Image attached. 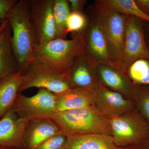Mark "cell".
I'll return each instance as SVG.
<instances>
[{"label": "cell", "mask_w": 149, "mask_h": 149, "mask_svg": "<svg viewBox=\"0 0 149 149\" xmlns=\"http://www.w3.org/2000/svg\"><path fill=\"white\" fill-rule=\"evenodd\" d=\"M135 101L136 109L149 124V86L138 85Z\"/></svg>", "instance_id": "obj_24"}, {"label": "cell", "mask_w": 149, "mask_h": 149, "mask_svg": "<svg viewBox=\"0 0 149 149\" xmlns=\"http://www.w3.org/2000/svg\"><path fill=\"white\" fill-rule=\"evenodd\" d=\"M111 136L117 148L149 141V124L136 109L110 118Z\"/></svg>", "instance_id": "obj_5"}, {"label": "cell", "mask_w": 149, "mask_h": 149, "mask_svg": "<svg viewBox=\"0 0 149 149\" xmlns=\"http://www.w3.org/2000/svg\"><path fill=\"white\" fill-rule=\"evenodd\" d=\"M85 38V52L96 64L111 62L105 36L95 10L88 20Z\"/></svg>", "instance_id": "obj_11"}, {"label": "cell", "mask_w": 149, "mask_h": 149, "mask_svg": "<svg viewBox=\"0 0 149 149\" xmlns=\"http://www.w3.org/2000/svg\"><path fill=\"white\" fill-rule=\"evenodd\" d=\"M70 13L68 0H54L53 15L56 39H65L67 20Z\"/></svg>", "instance_id": "obj_21"}, {"label": "cell", "mask_w": 149, "mask_h": 149, "mask_svg": "<svg viewBox=\"0 0 149 149\" xmlns=\"http://www.w3.org/2000/svg\"><path fill=\"white\" fill-rule=\"evenodd\" d=\"M147 22L133 16H126L124 43L120 66L127 72L140 59H149V49L145 39Z\"/></svg>", "instance_id": "obj_6"}, {"label": "cell", "mask_w": 149, "mask_h": 149, "mask_svg": "<svg viewBox=\"0 0 149 149\" xmlns=\"http://www.w3.org/2000/svg\"><path fill=\"white\" fill-rule=\"evenodd\" d=\"M60 132L58 126L51 118H41L29 120L23 137L26 149H34Z\"/></svg>", "instance_id": "obj_15"}, {"label": "cell", "mask_w": 149, "mask_h": 149, "mask_svg": "<svg viewBox=\"0 0 149 149\" xmlns=\"http://www.w3.org/2000/svg\"><path fill=\"white\" fill-rule=\"evenodd\" d=\"M127 74L135 85L149 86V59H140L134 62L128 68Z\"/></svg>", "instance_id": "obj_22"}, {"label": "cell", "mask_w": 149, "mask_h": 149, "mask_svg": "<svg viewBox=\"0 0 149 149\" xmlns=\"http://www.w3.org/2000/svg\"><path fill=\"white\" fill-rule=\"evenodd\" d=\"M135 1L139 8L149 16V0H135Z\"/></svg>", "instance_id": "obj_28"}, {"label": "cell", "mask_w": 149, "mask_h": 149, "mask_svg": "<svg viewBox=\"0 0 149 149\" xmlns=\"http://www.w3.org/2000/svg\"><path fill=\"white\" fill-rule=\"evenodd\" d=\"M33 88L46 89L55 95L63 94L72 88L66 74L37 59L30 60L22 71L19 93Z\"/></svg>", "instance_id": "obj_4"}, {"label": "cell", "mask_w": 149, "mask_h": 149, "mask_svg": "<svg viewBox=\"0 0 149 149\" xmlns=\"http://www.w3.org/2000/svg\"><path fill=\"white\" fill-rule=\"evenodd\" d=\"M116 149H149V141L132 146L126 148H117Z\"/></svg>", "instance_id": "obj_29"}, {"label": "cell", "mask_w": 149, "mask_h": 149, "mask_svg": "<svg viewBox=\"0 0 149 149\" xmlns=\"http://www.w3.org/2000/svg\"><path fill=\"white\" fill-rule=\"evenodd\" d=\"M29 121L12 108L7 112L0 119V146L26 149L23 137Z\"/></svg>", "instance_id": "obj_14"}, {"label": "cell", "mask_w": 149, "mask_h": 149, "mask_svg": "<svg viewBox=\"0 0 149 149\" xmlns=\"http://www.w3.org/2000/svg\"><path fill=\"white\" fill-rule=\"evenodd\" d=\"M6 19L11 28L12 48L19 69L22 71L31 60L37 45L29 19V1H17Z\"/></svg>", "instance_id": "obj_1"}, {"label": "cell", "mask_w": 149, "mask_h": 149, "mask_svg": "<svg viewBox=\"0 0 149 149\" xmlns=\"http://www.w3.org/2000/svg\"><path fill=\"white\" fill-rule=\"evenodd\" d=\"M11 35L9 23L5 33L0 40V80L9 74L20 70L12 48Z\"/></svg>", "instance_id": "obj_19"}, {"label": "cell", "mask_w": 149, "mask_h": 149, "mask_svg": "<svg viewBox=\"0 0 149 149\" xmlns=\"http://www.w3.org/2000/svg\"><path fill=\"white\" fill-rule=\"evenodd\" d=\"M106 39L111 61L120 65L125 36L126 16L110 9L95 4Z\"/></svg>", "instance_id": "obj_7"}, {"label": "cell", "mask_w": 149, "mask_h": 149, "mask_svg": "<svg viewBox=\"0 0 149 149\" xmlns=\"http://www.w3.org/2000/svg\"><path fill=\"white\" fill-rule=\"evenodd\" d=\"M22 71L18 70L0 80V119L12 108L21 85Z\"/></svg>", "instance_id": "obj_18"}, {"label": "cell", "mask_w": 149, "mask_h": 149, "mask_svg": "<svg viewBox=\"0 0 149 149\" xmlns=\"http://www.w3.org/2000/svg\"><path fill=\"white\" fill-rule=\"evenodd\" d=\"M68 136L59 132L41 143L34 149H64Z\"/></svg>", "instance_id": "obj_25"}, {"label": "cell", "mask_w": 149, "mask_h": 149, "mask_svg": "<svg viewBox=\"0 0 149 149\" xmlns=\"http://www.w3.org/2000/svg\"><path fill=\"white\" fill-rule=\"evenodd\" d=\"M85 47L84 31L73 35L70 40L55 39L37 45L30 60L42 61L66 74L73 60L85 50Z\"/></svg>", "instance_id": "obj_3"}, {"label": "cell", "mask_w": 149, "mask_h": 149, "mask_svg": "<svg viewBox=\"0 0 149 149\" xmlns=\"http://www.w3.org/2000/svg\"><path fill=\"white\" fill-rule=\"evenodd\" d=\"M56 95V112L95 106L96 95L91 90L72 88Z\"/></svg>", "instance_id": "obj_16"}, {"label": "cell", "mask_w": 149, "mask_h": 149, "mask_svg": "<svg viewBox=\"0 0 149 149\" xmlns=\"http://www.w3.org/2000/svg\"><path fill=\"white\" fill-rule=\"evenodd\" d=\"M13 149H21L13 148Z\"/></svg>", "instance_id": "obj_33"}, {"label": "cell", "mask_w": 149, "mask_h": 149, "mask_svg": "<svg viewBox=\"0 0 149 149\" xmlns=\"http://www.w3.org/2000/svg\"><path fill=\"white\" fill-rule=\"evenodd\" d=\"M9 25V22L8 19H6L2 22L0 24V40L2 38Z\"/></svg>", "instance_id": "obj_30"}, {"label": "cell", "mask_w": 149, "mask_h": 149, "mask_svg": "<svg viewBox=\"0 0 149 149\" xmlns=\"http://www.w3.org/2000/svg\"><path fill=\"white\" fill-rule=\"evenodd\" d=\"M66 75L72 88L93 91L100 84L96 71V63L85 50L73 60Z\"/></svg>", "instance_id": "obj_12"}, {"label": "cell", "mask_w": 149, "mask_h": 149, "mask_svg": "<svg viewBox=\"0 0 149 149\" xmlns=\"http://www.w3.org/2000/svg\"><path fill=\"white\" fill-rule=\"evenodd\" d=\"M56 97L54 93L43 88L31 97L19 93L12 108L20 117L29 120L51 118L56 112Z\"/></svg>", "instance_id": "obj_8"}, {"label": "cell", "mask_w": 149, "mask_h": 149, "mask_svg": "<svg viewBox=\"0 0 149 149\" xmlns=\"http://www.w3.org/2000/svg\"><path fill=\"white\" fill-rule=\"evenodd\" d=\"M51 118L68 137L88 134L111 136L110 118L95 106L58 112Z\"/></svg>", "instance_id": "obj_2"}, {"label": "cell", "mask_w": 149, "mask_h": 149, "mask_svg": "<svg viewBox=\"0 0 149 149\" xmlns=\"http://www.w3.org/2000/svg\"><path fill=\"white\" fill-rule=\"evenodd\" d=\"M95 5L117 12L126 16L136 17L149 23V16L139 8L135 0H99Z\"/></svg>", "instance_id": "obj_20"}, {"label": "cell", "mask_w": 149, "mask_h": 149, "mask_svg": "<svg viewBox=\"0 0 149 149\" xmlns=\"http://www.w3.org/2000/svg\"><path fill=\"white\" fill-rule=\"evenodd\" d=\"M96 71L100 84L135 101L138 85L131 81L120 65L112 62L97 63Z\"/></svg>", "instance_id": "obj_10"}, {"label": "cell", "mask_w": 149, "mask_h": 149, "mask_svg": "<svg viewBox=\"0 0 149 149\" xmlns=\"http://www.w3.org/2000/svg\"><path fill=\"white\" fill-rule=\"evenodd\" d=\"M145 35L147 45L149 49V24H147L146 27L145 29Z\"/></svg>", "instance_id": "obj_31"}, {"label": "cell", "mask_w": 149, "mask_h": 149, "mask_svg": "<svg viewBox=\"0 0 149 149\" xmlns=\"http://www.w3.org/2000/svg\"><path fill=\"white\" fill-rule=\"evenodd\" d=\"M53 3L54 0L29 1V19L37 45L56 38Z\"/></svg>", "instance_id": "obj_9"}, {"label": "cell", "mask_w": 149, "mask_h": 149, "mask_svg": "<svg viewBox=\"0 0 149 149\" xmlns=\"http://www.w3.org/2000/svg\"><path fill=\"white\" fill-rule=\"evenodd\" d=\"M93 91L96 95L95 106L110 118L136 109L134 101L101 84L96 87Z\"/></svg>", "instance_id": "obj_13"}, {"label": "cell", "mask_w": 149, "mask_h": 149, "mask_svg": "<svg viewBox=\"0 0 149 149\" xmlns=\"http://www.w3.org/2000/svg\"><path fill=\"white\" fill-rule=\"evenodd\" d=\"M17 0H0V24Z\"/></svg>", "instance_id": "obj_26"}, {"label": "cell", "mask_w": 149, "mask_h": 149, "mask_svg": "<svg viewBox=\"0 0 149 149\" xmlns=\"http://www.w3.org/2000/svg\"><path fill=\"white\" fill-rule=\"evenodd\" d=\"M88 19L83 12H70L66 22V33L72 35L85 31L88 24Z\"/></svg>", "instance_id": "obj_23"}, {"label": "cell", "mask_w": 149, "mask_h": 149, "mask_svg": "<svg viewBox=\"0 0 149 149\" xmlns=\"http://www.w3.org/2000/svg\"><path fill=\"white\" fill-rule=\"evenodd\" d=\"M0 149H13V148L10 147L0 146Z\"/></svg>", "instance_id": "obj_32"}, {"label": "cell", "mask_w": 149, "mask_h": 149, "mask_svg": "<svg viewBox=\"0 0 149 149\" xmlns=\"http://www.w3.org/2000/svg\"><path fill=\"white\" fill-rule=\"evenodd\" d=\"M112 137L102 134L68 137L64 149H116Z\"/></svg>", "instance_id": "obj_17"}, {"label": "cell", "mask_w": 149, "mask_h": 149, "mask_svg": "<svg viewBox=\"0 0 149 149\" xmlns=\"http://www.w3.org/2000/svg\"><path fill=\"white\" fill-rule=\"evenodd\" d=\"M70 12H83L84 6L87 3L85 0H68Z\"/></svg>", "instance_id": "obj_27"}]
</instances>
